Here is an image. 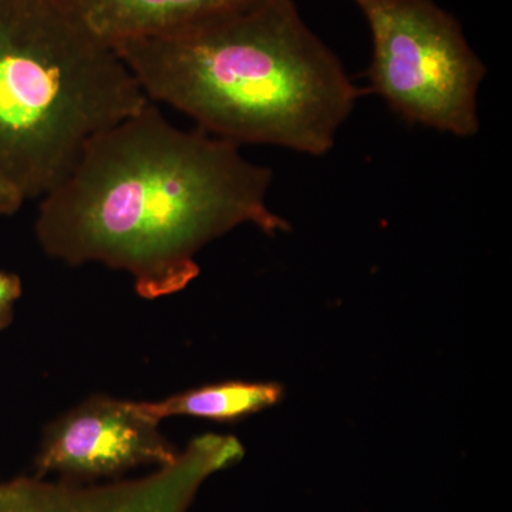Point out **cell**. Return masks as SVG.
Returning a JSON list of instances; mask_svg holds the SVG:
<instances>
[{"instance_id": "6da1fadb", "label": "cell", "mask_w": 512, "mask_h": 512, "mask_svg": "<svg viewBox=\"0 0 512 512\" xmlns=\"http://www.w3.org/2000/svg\"><path fill=\"white\" fill-rule=\"evenodd\" d=\"M272 170L238 144L175 127L150 101L101 131L40 202L36 238L64 264H103L133 278L147 301L184 291L197 255L232 229L291 231L268 205Z\"/></svg>"}, {"instance_id": "7a4b0ae2", "label": "cell", "mask_w": 512, "mask_h": 512, "mask_svg": "<svg viewBox=\"0 0 512 512\" xmlns=\"http://www.w3.org/2000/svg\"><path fill=\"white\" fill-rule=\"evenodd\" d=\"M111 47L148 99L238 146L325 156L362 94L295 0H252Z\"/></svg>"}, {"instance_id": "3957f363", "label": "cell", "mask_w": 512, "mask_h": 512, "mask_svg": "<svg viewBox=\"0 0 512 512\" xmlns=\"http://www.w3.org/2000/svg\"><path fill=\"white\" fill-rule=\"evenodd\" d=\"M150 101L56 0H0V180L25 200L55 190L94 136Z\"/></svg>"}, {"instance_id": "277c9868", "label": "cell", "mask_w": 512, "mask_h": 512, "mask_svg": "<svg viewBox=\"0 0 512 512\" xmlns=\"http://www.w3.org/2000/svg\"><path fill=\"white\" fill-rule=\"evenodd\" d=\"M352 2L372 37L370 92L410 126L477 136L478 90L487 67L458 20L433 0Z\"/></svg>"}, {"instance_id": "5b68a950", "label": "cell", "mask_w": 512, "mask_h": 512, "mask_svg": "<svg viewBox=\"0 0 512 512\" xmlns=\"http://www.w3.org/2000/svg\"><path fill=\"white\" fill-rule=\"evenodd\" d=\"M180 454L140 402L94 396L50 423L35 458V476L74 483L123 477L144 466L170 464Z\"/></svg>"}, {"instance_id": "8992f818", "label": "cell", "mask_w": 512, "mask_h": 512, "mask_svg": "<svg viewBox=\"0 0 512 512\" xmlns=\"http://www.w3.org/2000/svg\"><path fill=\"white\" fill-rule=\"evenodd\" d=\"M84 29L113 46L156 36L252 0H56Z\"/></svg>"}, {"instance_id": "52a82bcc", "label": "cell", "mask_w": 512, "mask_h": 512, "mask_svg": "<svg viewBox=\"0 0 512 512\" xmlns=\"http://www.w3.org/2000/svg\"><path fill=\"white\" fill-rule=\"evenodd\" d=\"M282 397L284 387L281 384L231 380L185 390L158 402H140V406L158 421L187 416L231 423L275 406Z\"/></svg>"}, {"instance_id": "ba28073f", "label": "cell", "mask_w": 512, "mask_h": 512, "mask_svg": "<svg viewBox=\"0 0 512 512\" xmlns=\"http://www.w3.org/2000/svg\"><path fill=\"white\" fill-rule=\"evenodd\" d=\"M22 296V281L16 274L0 271V330L8 328L13 320L15 303Z\"/></svg>"}, {"instance_id": "9c48e42d", "label": "cell", "mask_w": 512, "mask_h": 512, "mask_svg": "<svg viewBox=\"0 0 512 512\" xmlns=\"http://www.w3.org/2000/svg\"><path fill=\"white\" fill-rule=\"evenodd\" d=\"M25 198L12 185L0 180V215H12L19 211Z\"/></svg>"}, {"instance_id": "30bf717a", "label": "cell", "mask_w": 512, "mask_h": 512, "mask_svg": "<svg viewBox=\"0 0 512 512\" xmlns=\"http://www.w3.org/2000/svg\"><path fill=\"white\" fill-rule=\"evenodd\" d=\"M0 512H8L5 507H3V504L0 503Z\"/></svg>"}]
</instances>
